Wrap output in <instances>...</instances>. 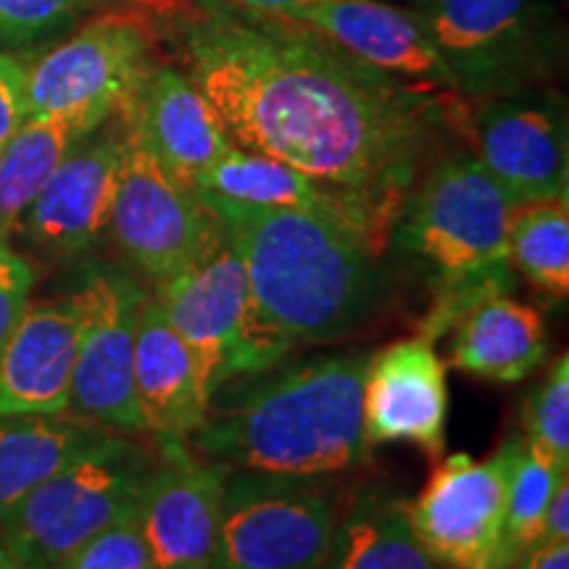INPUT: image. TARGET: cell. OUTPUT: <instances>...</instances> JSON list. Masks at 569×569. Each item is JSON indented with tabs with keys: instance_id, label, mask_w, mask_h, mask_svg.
<instances>
[{
	"instance_id": "9c48e42d",
	"label": "cell",
	"mask_w": 569,
	"mask_h": 569,
	"mask_svg": "<svg viewBox=\"0 0 569 569\" xmlns=\"http://www.w3.org/2000/svg\"><path fill=\"white\" fill-rule=\"evenodd\" d=\"M69 301L80 317L69 411L119 436H142L134 396V343L148 290L127 267L88 264Z\"/></svg>"
},
{
	"instance_id": "7402d4cb",
	"label": "cell",
	"mask_w": 569,
	"mask_h": 569,
	"mask_svg": "<svg viewBox=\"0 0 569 569\" xmlns=\"http://www.w3.org/2000/svg\"><path fill=\"white\" fill-rule=\"evenodd\" d=\"M451 365L490 382H519L546 361L549 336L536 306L490 296L459 319Z\"/></svg>"
},
{
	"instance_id": "277c9868",
	"label": "cell",
	"mask_w": 569,
	"mask_h": 569,
	"mask_svg": "<svg viewBox=\"0 0 569 569\" xmlns=\"http://www.w3.org/2000/svg\"><path fill=\"white\" fill-rule=\"evenodd\" d=\"M515 209L511 196L461 142L425 169L390 230V243L415 261L432 290L417 336L436 343L486 298L515 290Z\"/></svg>"
},
{
	"instance_id": "8d00e7d4",
	"label": "cell",
	"mask_w": 569,
	"mask_h": 569,
	"mask_svg": "<svg viewBox=\"0 0 569 569\" xmlns=\"http://www.w3.org/2000/svg\"><path fill=\"white\" fill-rule=\"evenodd\" d=\"M415 3H419V0H411V6H415Z\"/></svg>"
},
{
	"instance_id": "f1b7e54d",
	"label": "cell",
	"mask_w": 569,
	"mask_h": 569,
	"mask_svg": "<svg viewBox=\"0 0 569 569\" xmlns=\"http://www.w3.org/2000/svg\"><path fill=\"white\" fill-rule=\"evenodd\" d=\"M525 440L536 451L569 467V356L553 361L543 382L532 390L525 407Z\"/></svg>"
},
{
	"instance_id": "f546056e",
	"label": "cell",
	"mask_w": 569,
	"mask_h": 569,
	"mask_svg": "<svg viewBox=\"0 0 569 569\" xmlns=\"http://www.w3.org/2000/svg\"><path fill=\"white\" fill-rule=\"evenodd\" d=\"M56 569H153V561L138 528V517L130 515L84 540Z\"/></svg>"
},
{
	"instance_id": "d590c367",
	"label": "cell",
	"mask_w": 569,
	"mask_h": 569,
	"mask_svg": "<svg viewBox=\"0 0 569 569\" xmlns=\"http://www.w3.org/2000/svg\"><path fill=\"white\" fill-rule=\"evenodd\" d=\"M0 569H19V565L11 559V553L6 551L3 543H0Z\"/></svg>"
},
{
	"instance_id": "603a6c76",
	"label": "cell",
	"mask_w": 569,
	"mask_h": 569,
	"mask_svg": "<svg viewBox=\"0 0 569 569\" xmlns=\"http://www.w3.org/2000/svg\"><path fill=\"white\" fill-rule=\"evenodd\" d=\"M109 436L111 430L82 419H0V525L34 488Z\"/></svg>"
},
{
	"instance_id": "6da1fadb",
	"label": "cell",
	"mask_w": 569,
	"mask_h": 569,
	"mask_svg": "<svg viewBox=\"0 0 569 569\" xmlns=\"http://www.w3.org/2000/svg\"><path fill=\"white\" fill-rule=\"evenodd\" d=\"M148 21L234 146L348 198L388 246L425 169L472 134L467 98L398 80L298 21L232 0H156Z\"/></svg>"
},
{
	"instance_id": "7c38bea8",
	"label": "cell",
	"mask_w": 569,
	"mask_h": 569,
	"mask_svg": "<svg viewBox=\"0 0 569 569\" xmlns=\"http://www.w3.org/2000/svg\"><path fill=\"white\" fill-rule=\"evenodd\" d=\"M475 103L472 153L511 201L522 206L569 196V134L561 96L536 84Z\"/></svg>"
},
{
	"instance_id": "9a60e30c",
	"label": "cell",
	"mask_w": 569,
	"mask_h": 569,
	"mask_svg": "<svg viewBox=\"0 0 569 569\" xmlns=\"http://www.w3.org/2000/svg\"><path fill=\"white\" fill-rule=\"evenodd\" d=\"M151 298L193 351L209 393L224 386L234 346L251 315V288L243 256L222 222L190 264L156 282Z\"/></svg>"
},
{
	"instance_id": "4fadbf2b",
	"label": "cell",
	"mask_w": 569,
	"mask_h": 569,
	"mask_svg": "<svg viewBox=\"0 0 569 569\" xmlns=\"http://www.w3.org/2000/svg\"><path fill=\"white\" fill-rule=\"evenodd\" d=\"M124 151V119L113 113L67 153L13 230L56 261L88 256L109 232Z\"/></svg>"
},
{
	"instance_id": "d4e9b609",
	"label": "cell",
	"mask_w": 569,
	"mask_h": 569,
	"mask_svg": "<svg viewBox=\"0 0 569 569\" xmlns=\"http://www.w3.org/2000/svg\"><path fill=\"white\" fill-rule=\"evenodd\" d=\"M111 119V117H109ZM109 119L96 113H40L27 117L0 151V234L9 238L56 167L92 130Z\"/></svg>"
},
{
	"instance_id": "ac0fdd59",
	"label": "cell",
	"mask_w": 569,
	"mask_h": 569,
	"mask_svg": "<svg viewBox=\"0 0 569 569\" xmlns=\"http://www.w3.org/2000/svg\"><path fill=\"white\" fill-rule=\"evenodd\" d=\"M122 113L163 167L193 190L234 146L209 98L172 63L156 61Z\"/></svg>"
},
{
	"instance_id": "7a4b0ae2",
	"label": "cell",
	"mask_w": 569,
	"mask_h": 569,
	"mask_svg": "<svg viewBox=\"0 0 569 569\" xmlns=\"http://www.w3.org/2000/svg\"><path fill=\"white\" fill-rule=\"evenodd\" d=\"M243 256L251 315L227 380L280 365L298 343L356 336L393 298L382 251L351 224L201 196Z\"/></svg>"
},
{
	"instance_id": "1f68e13d",
	"label": "cell",
	"mask_w": 569,
	"mask_h": 569,
	"mask_svg": "<svg viewBox=\"0 0 569 569\" xmlns=\"http://www.w3.org/2000/svg\"><path fill=\"white\" fill-rule=\"evenodd\" d=\"M30 117L24 88V61L0 51V151Z\"/></svg>"
},
{
	"instance_id": "5b68a950",
	"label": "cell",
	"mask_w": 569,
	"mask_h": 569,
	"mask_svg": "<svg viewBox=\"0 0 569 569\" xmlns=\"http://www.w3.org/2000/svg\"><path fill=\"white\" fill-rule=\"evenodd\" d=\"M132 436L113 432L34 488L0 525V543L19 569H56L84 540L138 511L153 467Z\"/></svg>"
},
{
	"instance_id": "836d02e7",
	"label": "cell",
	"mask_w": 569,
	"mask_h": 569,
	"mask_svg": "<svg viewBox=\"0 0 569 569\" xmlns=\"http://www.w3.org/2000/svg\"><path fill=\"white\" fill-rule=\"evenodd\" d=\"M511 569H569V540L538 543L522 553Z\"/></svg>"
},
{
	"instance_id": "e575fe53",
	"label": "cell",
	"mask_w": 569,
	"mask_h": 569,
	"mask_svg": "<svg viewBox=\"0 0 569 569\" xmlns=\"http://www.w3.org/2000/svg\"><path fill=\"white\" fill-rule=\"evenodd\" d=\"M232 3L243 6V9L259 11V13H272V17H288L298 9H309V6L325 3V0H232Z\"/></svg>"
},
{
	"instance_id": "ffe728a7",
	"label": "cell",
	"mask_w": 569,
	"mask_h": 569,
	"mask_svg": "<svg viewBox=\"0 0 569 569\" xmlns=\"http://www.w3.org/2000/svg\"><path fill=\"white\" fill-rule=\"evenodd\" d=\"M134 396L148 436L188 440L209 407L193 351L148 296L134 343Z\"/></svg>"
},
{
	"instance_id": "484cf974",
	"label": "cell",
	"mask_w": 569,
	"mask_h": 569,
	"mask_svg": "<svg viewBox=\"0 0 569 569\" xmlns=\"http://www.w3.org/2000/svg\"><path fill=\"white\" fill-rule=\"evenodd\" d=\"M509 264L540 293L569 296V196L522 203L509 222Z\"/></svg>"
},
{
	"instance_id": "cb8c5ba5",
	"label": "cell",
	"mask_w": 569,
	"mask_h": 569,
	"mask_svg": "<svg viewBox=\"0 0 569 569\" xmlns=\"http://www.w3.org/2000/svg\"><path fill=\"white\" fill-rule=\"evenodd\" d=\"M319 569H443L411 530L407 501L386 488H367L338 519Z\"/></svg>"
},
{
	"instance_id": "ba28073f",
	"label": "cell",
	"mask_w": 569,
	"mask_h": 569,
	"mask_svg": "<svg viewBox=\"0 0 569 569\" xmlns=\"http://www.w3.org/2000/svg\"><path fill=\"white\" fill-rule=\"evenodd\" d=\"M153 27L130 11H101L24 63L30 117L96 113L109 119L156 63Z\"/></svg>"
},
{
	"instance_id": "4dcf8cb0",
	"label": "cell",
	"mask_w": 569,
	"mask_h": 569,
	"mask_svg": "<svg viewBox=\"0 0 569 569\" xmlns=\"http://www.w3.org/2000/svg\"><path fill=\"white\" fill-rule=\"evenodd\" d=\"M34 267L0 234V351L30 306Z\"/></svg>"
},
{
	"instance_id": "4316f807",
	"label": "cell",
	"mask_w": 569,
	"mask_h": 569,
	"mask_svg": "<svg viewBox=\"0 0 569 569\" xmlns=\"http://www.w3.org/2000/svg\"><path fill=\"white\" fill-rule=\"evenodd\" d=\"M565 478H569V467H561L553 459L543 457V453L528 446V440L519 432L509 469L507 515H503L501 536V569L515 567V561L538 543L546 509H549L551 498Z\"/></svg>"
},
{
	"instance_id": "d6986e66",
	"label": "cell",
	"mask_w": 569,
	"mask_h": 569,
	"mask_svg": "<svg viewBox=\"0 0 569 569\" xmlns=\"http://www.w3.org/2000/svg\"><path fill=\"white\" fill-rule=\"evenodd\" d=\"M80 317L74 303H30L0 351V419L63 417L71 403Z\"/></svg>"
},
{
	"instance_id": "3957f363",
	"label": "cell",
	"mask_w": 569,
	"mask_h": 569,
	"mask_svg": "<svg viewBox=\"0 0 569 569\" xmlns=\"http://www.w3.org/2000/svg\"><path fill=\"white\" fill-rule=\"evenodd\" d=\"M372 348L317 353L232 377L209 398L190 451L227 472L338 478L365 467V377Z\"/></svg>"
},
{
	"instance_id": "30bf717a",
	"label": "cell",
	"mask_w": 569,
	"mask_h": 569,
	"mask_svg": "<svg viewBox=\"0 0 569 569\" xmlns=\"http://www.w3.org/2000/svg\"><path fill=\"white\" fill-rule=\"evenodd\" d=\"M122 119L124 151L109 232L130 267L161 282L209 246L219 219L193 188L163 167L124 113Z\"/></svg>"
},
{
	"instance_id": "8fae6325",
	"label": "cell",
	"mask_w": 569,
	"mask_h": 569,
	"mask_svg": "<svg viewBox=\"0 0 569 569\" xmlns=\"http://www.w3.org/2000/svg\"><path fill=\"white\" fill-rule=\"evenodd\" d=\"M519 436H509L488 459L451 453L436 467L415 501L411 530L443 569H501L509 469Z\"/></svg>"
},
{
	"instance_id": "5bb4252c",
	"label": "cell",
	"mask_w": 569,
	"mask_h": 569,
	"mask_svg": "<svg viewBox=\"0 0 569 569\" xmlns=\"http://www.w3.org/2000/svg\"><path fill=\"white\" fill-rule=\"evenodd\" d=\"M138 501V528L153 569H209L222 519L227 469L190 451L188 440L159 438Z\"/></svg>"
},
{
	"instance_id": "e0dca14e",
	"label": "cell",
	"mask_w": 569,
	"mask_h": 569,
	"mask_svg": "<svg viewBox=\"0 0 569 569\" xmlns=\"http://www.w3.org/2000/svg\"><path fill=\"white\" fill-rule=\"evenodd\" d=\"M282 19L325 34L353 59L398 80L459 96L453 74L427 38L415 9L386 0H325Z\"/></svg>"
},
{
	"instance_id": "2e32d148",
	"label": "cell",
	"mask_w": 569,
	"mask_h": 569,
	"mask_svg": "<svg viewBox=\"0 0 569 569\" xmlns=\"http://www.w3.org/2000/svg\"><path fill=\"white\" fill-rule=\"evenodd\" d=\"M361 415L369 451L407 440L430 459L440 457L446 448L448 382L436 343L415 336L375 351L365 377Z\"/></svg>"
},
{
	"instance_id": "52a82bcc",
	"label": "cell",
	"mask_w": 569,
	"mask_h": 569,
	"mask_svg": "<svg viewBox=\"0 0 569 569\" xmlns=\"http://www.w3.org/2000/svg\"><path fill=\"white\" fill-rule=\"evenodd\" d=\"M343 509L332 478L227 472L211 567L319 569Z\"/></svg>"
},
{
	"instance_id": "44dd1931",
	"label": "cell",
	"mask_w": 569,
	"mask_h": 569,
	"mask_svg": "<svg viewBox=\"0 0 569 569\" xmlns=\"http://www.w3.org/2000/svg\"><path fill=\"white\" fill-rule=\"evenodd\" d=\"M198 196L224 198L232 203L248 206H269V209H298L311 211L319 217H332L340 222L351 224L367 240L386 251L388 240L377 232L372 219L367 217L359 206L338 196L327 184L311 180L288 163L259 156L243 148L232 146L222 159H219L196 188Z\"/></svg>"
},
{
	"instance_id": "74e56055",
	"label": "cell",
	"mask_w": 569,
	"mask_h": 569,
	"mask_svg": "<svg viewBox=\"0 0 569 569\" xmlns=\"http://www.w3.org/2000/svg\"><path fill=\"white\" fill-rule=\"evenodd\" d=\"M209 569H222V567H209Z\"/></svg>"
},
{
	"instance_id": "8992f818",
	"label": "cell",
	"mask_w": 569,
	"mask_h": 569,
	"mask_svg": "<svg viewBox=\"0 0 569 569\" xmlns=\"http://www.w3.org/2000/svg\"><path fill=\"white\" fill-rule=\"evenodd\" d=\"M415 11L469 101L536 88L559 67L553 0H419Z\"/></svg>"
},
{
	"instance_id": "d6a6232c",
	"label": "cell",
	"mask_w": 569,
	"mask_h": 569,
	"mask_svg": "<svg viewBox=\"0 0 569 569\" xmlns=\"http://www.w3.org/2000/svg\"><path fill=\"white\" fill-rule=\"evenodd\" d=\"M559 540H569V478L559 482L538 536V543H559Z\"/></svg>"
},
{
	"instance_id": "83f0119b",
	"label": "cell",
	"mask_w": 569,
	"mask_h": 569,
	"mask_svg": "<svg viewBox=\"0 0 569 569\" xmlns=\"http://www.w3.org/2000/svg\"><path fill=\"white\" fill-rule=\"evenodd\" d=\"M117 9V0H0V51H30Z\"/></svg>"
}]
</instances>
